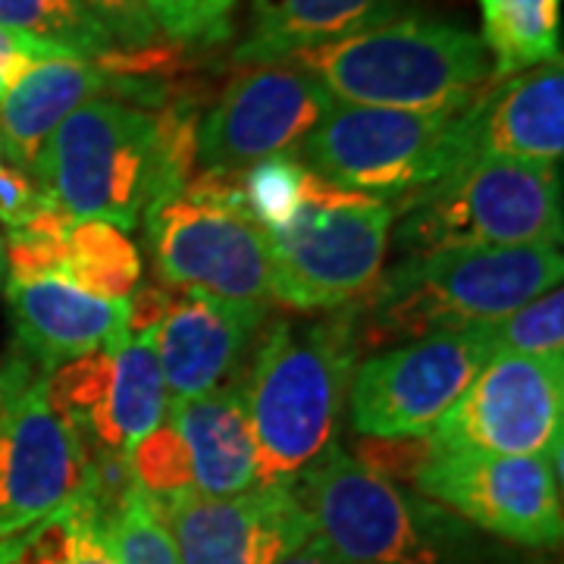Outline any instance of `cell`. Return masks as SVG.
<instances>
[{
  "label": "cell",
  "instance_id": "38",
  "mask_svg": "<svg viewBox=\"0 0 564 564\" xmlns=\"http://www.w3.org/2000/svg\"><path fill=\"white\" fill-rule=\"evenodd\" d=\"M273 564H351V562H345L343 555H336V552H333V549H329V545L323 543L321 536L314 533L307 543L295 545L292 552H285L280 562H273Z\"/></svg>",
  "mask_w": 564,
  "mask_h": 564
},
{
  "label": "cell",
  "instance_id": "36",
  "mask_svg": "<svg viewBox=\"0 0 564 564\" xmlns=\"http://www.w3.org/2000/svg\"><path fill=\"white\" fill-rule=\"evenodd\" d=\"M176 299V289L170 285H139L129 295V336H148L158 329L163 314L170 311V304Z\"/></svg>",
  "mask_w": 564,
  "mask_h": 564
},
{
  "label": "cell",
  "instance_id": "29",
  "mask_svg": "<svg viewBox=\"0 0 564 564\" xmlns=\"http://www.w3.org/2000/svg\"><path fill=\"white\" fill-rule=\"evenodd\" d=\"M73 217L41 195V204L13 229H7L3 254L10 263V276H47L63 273L69 248Z\"/></svg>",
  "mask_w": 564,
  "mask_h": 564
},
{
  "label": "cell",
  "instance_id": "12",
  "mask_svg": "<svg viewBox=\"0 0 564 564\" xmlns=\"http://www.w3.org/2000/svg\"><path fill=\"white\" fill-rule=\"evenodd\" d=\"M564 433V364L492 355L426 436L436 452L555 455Z\"/></svg>",
  "mask_w": 564,
  "mask_h": 564
},
{
  "label": "cell",
  "instance_id": "32",
  "mask_svg": "<svg viewBox=\"0 0 564 564\" xmlns=\"http://www.w3.org/2000/svg\"><path fill=\"white\" fill-rule=\"evenodd\" d=\"M163 35L182 44H217L232 29L239 0H144Z\"/></svg>",
  "mask_w": 564,
  "mask_h": 564
},
{
  "label": "cell",
  "instance_id": "28",
  "mask_svg": "<svg viewBox=\"0 0 564 564\" xmlns=\"http://www.w3.org/2000/svg\"><path fill=\"white\" fill-rule=\"evenodd\" d=\"M492 343L499 355H521L536 361L564 364V295L562 285L521 304L505 314L502 321L489 323Z\"/></svg>",
  "mask_w": 564,
  "mask_h": 564
},
{
  "label": "cell",
  "instance_id": "9",
  "mask_svg": "<svg viewBox=\"0 0 564 564\" xmlns=\"http://www.w3.org/2000/svg\"><path fill=\"white\" fill-rule=\"evenodd\" d=\"M289 489L314 533L345 562L440 564L443 558L421 508L343 445L323 448Z\"/></svg>",
  "mask_w": 564,
  "mask_h": 564
},
{
  "label": "cell",
  "instance_id": "23",
  "mask_svg": "<svg viewBox=\"0 0 564 564\" xmlns=\"http://www.w3.org/2000/svg\"><path fill=\"white\" fill-rule=\"evenodd\" d=\"M489 82L562 63V0H480Z\"/></svg>",
  "mask_w": 564,
  "mask_h": 564
},
{
  "label": "cell",
  "instance_id": "35",
  "mask_svg": "<svg viewBox=\"0 0 564 564\" xmlns=\"http://www.w3.org/2000/svg\"><path fill=\"white\" fill-rule=\"evenodd\" d=\"M39 204L41 192L32 170L20 166L7 148H0V226L3 229L20 226Z\"/></svg>",
  "mask_w": 564,
  "mask_h": 564
},
{
  "label": "cell",
  "instance_id": "31",
  "mask_svg": "<svg viewBox=\"0 0 564 564\" xmlns=\"http://www.w3.org/2000/svg\"><path fill=\"white\" fill-rule=\"evenodd\" d=\"M129 464L139 486L154 496H176L185 489H195V477H192V458L188 448L182 443L180 430L163 417L161 426H154L144 440H141L132 452H129Z\"/></svg>",
  "mask_w": 564,
  "mask_h": 564
},
{
  "label": "cell",
  "instance_id": "2",
  "mask_svg": "<svg viewBox=\"0 0 564 564\" xmlns=\"http://www.w3.org/2000/svg\"><path fill=\"white\" fill-rule=\"evenodd\" d=\"M358 358L351 304L329 317L276 321L267 329L242 380L258 486L292 484L336 443Z\"/></svg>",
  "mask_w": 564,
  "mask_h": 564
},
{
  "label": "cell",
  "instance_id": "10",
  "mask_svg": "<svg viewBox=\"0 0 564 564\" xmlns=\"http://www.w3.org/2000/svg\"><path fill=\"white\" fill-rule=\"evenodd\" d=\"M496 351L492 329L423 336L355 367L348 404L358 436H430Z\"/></svg>",
  "mask_w": 564,
  "mask_h": 564
},
{
  "label": "cell",
  "instance_id": "14",
  "mask_svg": "<svg viewBox=\"0 0 564 564\" xmlns=\"http://www.w3.org/2000/svg\"><path fill=\"white\" fill-rule=\"evenodd\" d=\"M333 107L336 98L299 63H258L198 122V163L242 173L263 158L292 154Z\"/></svg>",
  "mask_w": 564,
  "mask_h": 564
},
{
  "label": "cell",
  "instance_id": "8",
  "mask_svg": "<svg viewBox=\"0 0 564 564\" xmlns=\"http://www.w3.org/2000/svg\"><path fill=\"white\" fill-rule=\"evenodd\" d=\"M44 377L17 348L0 364V540L73 502L95 455L51 408Z\"/></svg>",
  "mask_w": 564,
  "mask_h": 564
},
{
  "label": "cell",
  "instance_id": "24",
  "mask_svg": "<svg viewBox=\"0 0 564 564\" xmlns=\"http://www.w3.org/2000/svg\"><path fill=\"white\" fill-rule=\"evenodd\" d=\"M0 564H117L101 524L76 496L13 536L0 540Z\"/></svg>",
  "mask_w": 564,
  "mask_h": 564
},
{
  "label": "cell",
  "instance_id": "18",
  "mask_svg": "<svg viewBox=\"0 0 564 564\" xmlns=\"http://www.w3.org/2000/svg\"><path fill=\"white\" fill-rule=\"evenodd\" d=\"M477 158L549 163L564 158V73L545 63L514 79L489 82L467 104Z\"/></svg>",
  "mask_w": 564,
  "mask_h": 564
},
{
  "label": "cell",
  "instance_id": "6",
  "mask_svg": "<svg viewBox=\"0 0 564 564\" xmlns=\"http://www.w3.org/2000/svg\"><path fill=\"white\" fill-rule=\"evenodd\" d=\"M392 223V202L343 188L307 166L299 210L263 232L273 302L295 314L358 304L383 273Z\"/></svg>",
  "mask_w": 564,
  "mask_h": 564
},
{
  "label": "cell",
  "instance_id": "16",
  "mask_svg": "<svg viewBox=\"0 0 564 564\" xmlns=\"http://www.w3.org/2000/svg\"><path fill=\"white\" fill-rule=\"evenodd\" d=\"M7 304L17 329V351H22L41 373H51L98 348L117 351L132 339L129 299H95L63 273L25 280L10 276Z\"/></svg>",
  "mask_w": 564,
  "mask_h": 564
},
{
  "label": "cell",
  "instance_id": "30",
  "mask_svg": "<svg viewBox=\"0 0 564 564\" xmlns=\"http://www.w3.org/2000/svg\"><path fill=\"white\" fill-rule=\"evenodd\" d=\"M307 166L295 154H273L242 170L245 217L261 232H270L289 220L304 195Z\"/></svg>",
  "mask_w": 564,
  "mask_h": 564
},
{
  "label": "cell",
  "instance_id": "26",
  "mask_svg": "<svg viewBox=\"0 0 564 564\" xmlns=\"http://www.w3.org/2000/svg\"><path fill=\"white\" fill-rule=\"evenodd\" d=\"M63 276H69L95 299L126 302L141 282V254L117 226L73 220Z\"/></svg>",
  "mask_w": 564,
  "mask_h": 564
},
{
  "label": "cell",
  "instance_id": "4",
  "mask_svg": "<svg viewBox=\"0 0 564 564\" xmlns=\"http://www.w3.org/2000/svg\"><path fill=\"white\" fill-rule=\"evenodd\" d=\"M32 176L73 220H101L122 232H132L154 204L180 195L158 113L113 98L73 110L44 141Z\"/></svg>",
  "mask_w": 564,
  "mask_h": 564
},
{
  "label": "cell",
  "instance_id": "11",
  "mask_svg": "<svg viewBox=\"0 0 564 564\" xmlns=\"http://www.w3.org/2000/svg\"><path fill=\"white\" fill-rule=\"evenodd\" d=\"M414 486L502 540L562 543V452L486 455L433 448Z\"/></svg>",
  "mask_w": 564,
  "mask_h": 564
},
{
  "label": "cell",
  "instance_id": "33",
  "mask_svg": "<svg viewBox=\"0 0 564 564\" xmlns=\"http://www.w3.org/2000/svg\"><path fill=\"white\" fill-rule=\"evenodd\" d=\"M430 455H433V445L426 436H361L351 458L392 484L395 480L414 484Z\"/></svg>",
  "mask_w": 564,
  "mask_h": 564
},
{
  "label": "cell",
  "instance_id": "5",
  "mask_svg": "<svg viewBox=\"0 0 564 564\" xmlns=\"http://www.w3.org/2000/svg\"><path fill=\"white\" fill-rule=\"evenodd\" d=\"M404 258L455 248L562 245V173L549 163L474 158L395 204Z\"/></svg>",
  "mask_w": 564,
  "mask_h": 564
},
{
  "label": "cell",
  "instance_id": "20",
  "mask_svg": "<svg viewBox=\"0 0 564 564\" xmlns=\"http://www.w3.org/2000/svg\"><path fill=\"white\" fill-rule=\"evenodd\" d=\"M113 76L95 61L41 57L29 63L20 79L0 98V132L10 158L32 170V163L73 110L101 98Z\"/></svg>",
  "mask_w": 564,
  "mask_h": 564
},
{
  "label": "cell",
  "instance_id": "37",
  "mask_svg": "<svg viewBox=\"0 0 564 564\" xmlns=\"http://www.w3.org/2000/svg\"><path fill=\"white\" fill-rule=\"evenodd\" d=\"M41 57H61V54H54V51L35 44V41L22 39V35H13V32L0 29V98L7 95V88H10L13 82L25 73V66L41 61Z\"/></svg>",
  "mask_w": 564,
  "mask_h": 564
},
{
  "label": "cell",
  "instance_id": "1",
  "mask_svg": "<svg viewBox=\"0 0 564 564\" xmlns=\"http://www.w3.org/2000/svg\"><path fill=\"white\" fill-rule=\"evenodd\" d=\"M564 258L549 245L455 248L404 258L351 304L358 355L502 321L562 285Z\"/></svg>",
  "mask_w": 564,
  "mask_h": 564
},
{
  "label": "cell",
  "instance_id": "13",
  "mask_svg": "<svg viewBox=\"0 0 564 564\" xmlns=\"http://www.w3.org/2000/svg\"><path fill=\"white\" fill-rule=\"evenodd\" d=\"M144 220L163 285L270 311L267 239L248 217L173 195L154 204Z\"/></svg>",
  "mask_w": 564,
  "mask_h": 564
},
{
  "label": "cell",
  "instance_id": "34",
  "mask_svg": "<svg viewBox=\"0 0 564 564\" xmlns=\"http://www.w3.org/2000/svg\"><path fill=\"white\" fill-rule=\"evenodd\" d=\"M82 3L110 32L117 47L144 51L161 35V29L151 17V10L144 7V0H82Z\"/></svg>",
  "mask_w": 564,
  "mask_h": 564
},
{
  "label": "cell",
  "instance_id": "3",
  "mask_svg": "<svg viewBox=\"0 0 564 564\" xmlns=\"http://www.w3.org/2000/svg\"><path fill=\"white\" fill-rule=\"evenodd\" d=\"M285 61L307 69L339 104L414 113L464 110L492 76L480 35L417 17L377 22Z\"/></svg>",
  "mask_w": 564,
  "mask_h": 564
},
{
  "label": "cell",
  "instance_id": "7",
  "mask_svg": "<svg viewBox=\"0 0 564 564\" xmlns=\"http://www.w3.org/2000/svg\"><path fill=\"white\" fill-rule=\"evenodd\" d=\"M323 180L399 204L477 158L464 110H389L339 104L299 148Z\"/></svg>",
  "mask_w": 564,
  "mask_h": 564
},
{
  "label": "cell",
  "instance_id": "27",
  "mask_svg": "<svg viewBox=\"0 0 564 564\" xmlns=\"http://www.w3.org/2000/svg\"><path fill=\"white\" fill-rule=\"evenodd\" d=\"M101 533L117 564H180L161 508L141 486L104 521Z\"/></svg>",
  "mask_w": 564,
  "mask_h": 564
},
{
  "label": "cell",
  "instance_id": "39",
  "mask_svg": "<svg viewBox=\"0 0 564 564\" xmlns=\"http://www.w3.org/2000/svg\"><path fill=\"white\" fill-rule=\"evenodd\" d=\"M3 270H7V254H3V239H0V280H3Z\"/></svg>",
  "mask_w": 564,
  "mask_h": 564
},
{
  "label": "cell",
  "instance_id": "15",
  "mask_svg": "<svg viewBox=\"0 0 564 564\" xmlns=\"http://www.w3.org/2000/svg\"><path fill=\"white\" fill-rule=\"evenodd\" d=\"M154 502L180 564H273L314 536L289 484L254 486L239 496L185 489Z\"/></svg>",
  "mask_w": 564,
  "mask_h": 564
},
{
  "label": "cell",
  "instance_id": "25",
  "mask_svg": "<svg viewBox=\"0 0 564 564\" xmlns=\"http://www.w3.org/2000/svg\"><path fill=\"white\" fill-rule=\"evenodd\" d=\"M0 29L76 61L98 63L117 51L82 0H0Z\"/></svg>",
  "mask_w": 564,
  "mask_h": 564
},
{
  "label": "cell",
  "instance_id": "17",
  "mask_svg": "<svg viewBox=\"0 0 564 564\" xmlns=\"http://www.w3.org/2000/svg\"><path fill=\"white\" fill-rule=\"evenodd\" d=\"M267 317L261 307L229 304L204 292H176L151 333L166 399L185 402L226 383L245 361L251 336Z\"/></svg>",
  "mask_w": 564,
  "mask_h": 564
},
{
  "label": "cell",
  "instance_id": "19",
  "mask_svg": "<svg viewBox=\"0 0 564 564\" xmlns=\"http://www.w3.org/2000/svg\"><path fill=\"white\" fill-rule=\"evenodd\" d=\"M166 421L180 430L188 448L198 492L239 496L258 486V445L242 380L223 383L185 402H170Z\"/></svg>",
  "mask_w": 564,
  "mask_h": 564
},
{
  "label": "cell",
  "instance_id": "21",
  "mask_svg": "<svg viewBox=\"0 0 564 564\" xmlns=\"http://www.w3.org/2000/svg\"><path fill=\"white\" fill-rule=\"evenodd\" d=\"M404 0H251V25L236 61L258 66L292 57L361 32L367 25L395 20Z\"/></svg>",
  "mask_w": 564,
  "mask_h": 564
},
{
  "label": "cell",
  "instance_id": "22",
  "mask_svg": "<svg viewBox=\"0 0 564 564\" xmlns=\"http://www.w3.org/2000/svg\"><path fill=\"white\" fill-rule=\"evenodd\" d=\"M166 383H163L154 339L132 336L113 351V377L107 399L88 426V448L126 455L166 417Z\"/></svg>",
  "mask_w": 564,
  "mask_h": 564
}]
</instances>
